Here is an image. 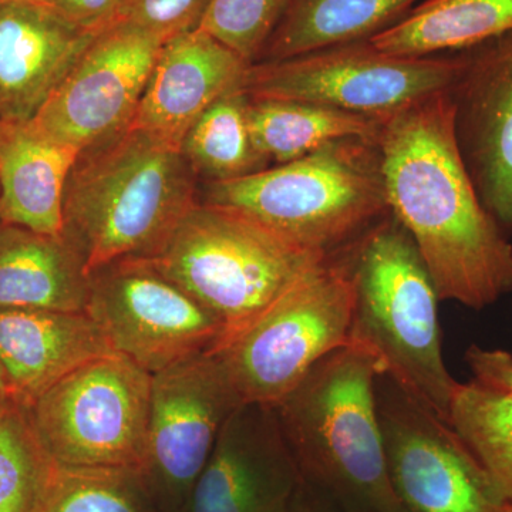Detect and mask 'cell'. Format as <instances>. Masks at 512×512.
I'll return each mask as SVG.
<instances>
[{
	"instance_id": "cell-1",
	"label": "cell",
	"mask_w": 512,
	"mask_h": 512,
	"mask_svg": "<svg viewBox=\"0 0 512 512\" xmlns=\"http://www.w3.org/2000/svg\"><path fill=\"white\" fill-rule=\"evenodd\" d=\"M377 150L390 214L413 239L440 301L481 311L512 292V244L461 157L451 90L387 116Z\"/></svg>"
},
{
	"instance_id": "cell-2",
	"label": "cell",
	"mask_w": 512,
	"mask_h": 512,
	"mask_svg": "<svg viewBox=\"0 0 512 512\" xmlns=\"http://www.w3.org/2000/svg\"><path fill=\"white\" fill-rule=\"evenodd\" d=\"M197 202L195 171L180 148L128 127L77 158L64 191L63 238L87 272L154 258Z\"/></svg>"
},
{
	"instance_id": "cell-3",
	"label": "cell",
	"mask_w": 512,
	"mask_h": 512,
	"mask_svg": "<svg viewBox=\"0 0 512 512\" xmlns=\"http://www.w3.org/2000/svg\"><path fill=\"white\" fill-rule=\"evenodd\" d=\"M380 370L376 355L349 343L323 357L274 406L302 480L343 512H404L377 416Z\"/></svg>"
},
{
	"instance_id": "cell-4",
	"label": "cell",
	"mask_w": 512,
	"mask_h": 512,
	"mask_svg": "<svg viewBox=\"0 0 512 512\" xmlns=\"http://www.w3.org/2000/svg\"><path fill=\"white\" fill-rule=\"evenodd\" d=\"M355 299L350 343L369 349L407 392L450 424L458 389L441 352L436 286L392 214L350 247Z\"/></svg>"
},
{
	"instance_id": "cell-5",
	"label": "cell",
	"mask_w": 512,
	"mask_h": 512,
	"mask_svg": "<svg viewBox=\"0 0 512 512\" xmlns=\"http://www.w3.org/2000/svg\"><path fill=\"white\" fill-rule=\"evenodd\" d=\"M202 202L242 212L319 255L349 247L390 214L377 141L359 138L237 180L208 183Z\"/></svg>"
},
{
	"instance_id": "cell-6",
	"label": "cell",
	"mask_w": 512,
	"mask_h": 512,
	"mask_svg": "<svg viewBox=\"0 0 512 512\" xmlns=\"http://www.w3.org/2000/svg\"><path fill=\"white\" fill-rule=\"evenodd\" d=\"M242 212L198 201L151 261L220 322L242 332L316 262Z\"/></svg>"
},
{
	"instance_id": "cell-7",
	"label": "cell",
	"mask_w": 512,
	"mask_h": 512,
	"mask_svg": "<svg viewBox=\"0 0 512 512\" xmlns=\"http://www.w3.org/2000/svg\"><path fill=\"white\" fill-rule=\"evenodd\" d=\"M350 247L316 262L214 350L242 404L275 406L323 357L349 345L355 299Z\"/></svg>"
},
{
	"instance_id": "cell-8",
	"label": "cell",
	"mask_w": 512,
	"mask_h": 512,
	"mask_svg": "<svg viewBox=\"0 0 512 512\" xmlns=\"http://www.w3.org/2000/svg\"><path fill=\"white\" fill-rule=\"evenodd\" d=\"M464 52L397 56L370 40L249 66V99L305 101L363 116L387 117L431 94L453 89L466 67Z\"/></svg>"
},
{
	"instance_id": "cell-9",
	"label": "cell",
	"mask_w": 512,
	"mask_h": 512,
	"mask_svg": "<svg viewBox=\"0 0 512 512\" xmlns=\"http://www.w3.org/2000/svg\"><path fill=\"white\" fill-rule=\"evenodd\" d=\"M153 375L107 353L64 376L29 407L37 437L59 467L138 468Z\"/></svg>"
},
{
	"instance_id": "cell-10",
	"label": "cell",
	"mask_w": 512,
	"mask_h": 512,
	"mask_svg": "<svg viewBox=\"0 0 512 512\" xmlns=\"http://www.w3.org/2000/svg\"><path fill=\"white\" fill-rule=\"evenodd\" d=\"M84 312L114 353L150 375L214 352L224 329L148 258H123L89 272Z\"/></svg>"
},
{
	"instance_id": "cell-11",
	"label": "cell",
	"mask_w": 512,
	"mask_h": 512,
	"mask_svg": "<svg viewBox=\"0 0 512 512\" xmlns=\"http://www.w3.org/2000/svg\"><path fill=\"white\" fill-rule=\"evenodd\" d=\"M377 416L404 512H505L508 501L456 430L380 370Z\"/></svg>"
},
{
	"instance_id": "cell-12",
	"label": "cell",
	"mask_w": 512,
	"mask_h": 512,
	"mask_svg": "<svg viewBox=\"0 0 512 512\" xmlns=\"http://www.w3.org/2000/svg\"><path fill=\"white\" fill-rule=\"evenodd\" d=\"M241 404L214 352L153 375L138 471L158 512H184L222 426Z\"/></svg>"
},
{
	"instance_id": "cell-13",
	"label": "cell",
	"mask_w": 512,
	"mask_h": 512,
	"mask_svg": "<svg viewBox=\"0 0 512 512\" xmlns=\"http://www.w3.org/2000/svg\"><path fill=\"white\" fill-rule=\"evenodd\" d=\"M165 42L127 23L101 30L30 123L80 154L119 136Z\"/></svg>"
},
{
	"instance_id": "cell-14",
	"label": "cell",
	"mask_w": 512,
	"mask_h": 512,
	"mask_svg": "<svg viewBox=\"0 0 512 512\" xmlns=\"http://www.w3.org/2000/svg\"><path fill=\"white\" fill-rule=\"evenodd\" d=\"M301 483L274 406L241 404L222 426L184 512H286Z\"/></svg>"
},
{
	"instance_id": "cell-15",
	"label": "cell",
	"mask_w": 512,
	"mask_h": 512,
	"mask_svg": "<svg viewBox=\"0 0 512 512\" xmlns=\"http://www.w3.org/2000/svg\"><path fill=\"white\" fill-rule=\"evenodd\" d=\"M456 86L454 127L478 197L512 232V32L466 50Z\"/></svg>"
},
{
	"instance_id": "cell-16",
	"label": "cell",
	"mask_w": 512,
	"mask_h": 512,
	"mask_svg": "<svg viewBox=\"0 0 512 512\" xmlns=\"http://www.w3.org/2000/svg\"><path fill=\"white\" fill-rule=\"evenodd\" d=\"M249 66L238 53L201 29L164 43L131 126L180 148L205 110L241 89Z\"/></svg>"
},
{
	"instance_id": "cell-17",
	"label": "cell",
	"mask_w": 512,
	"mask_h": 512,
	"mask_svg": "<svg viewBox=\"0 0 512 512\" xmlns=\"http://www.w3.org/2000/svg\"><path fill=\"white\" fill-rule=\"evenodd\" d=\"M96 35L49 6L0 0V121L32 120Z\"/></svg>"
},
{
	"instance_id": "cell-18",
	"label": "cell",
	"mask_w": 512,
	"mask_h": 512,
	"mask_svg": "<svg viewBox=\"0 0 512 512\" xmlns=\"http://www.w3.org/2000/svg\"><path fill=\"white\" fill-rule=\"evenodd\" d=\"M113 350L86 312L0 308V375L30 407L77 367Z\"/></svg>"
},
{
	"instance_id": "cell-19",
	"label": "cell",
	"mask_w": 512,
	"mask_h": 512,
	"mask_svg": "<svg viewBox=\"0 0 512 512\" xmlns=\"http://www.w3.org/2000/svg\"><path fill=\"white\" fill-rule=\"evenodd\" d=\"M76 148L30 121H0V222L63 237V202Z\"/></svg>"
},
{
	"instance_id": "cell-20",
	"label": "cell",
	"mask_w": 512,
	"mask_h": 512,
	"mask_svg": "<svg viewBox=\"0 0 512 512\" xmlns=\"http://www.w3.org/2000/svg\"><path fill=\"white\" fill-rule=\"evenodd\" d=\"M89 272L63 237L0 222V308L84 312Z\"/></svg>"
},
{
	"instance_id": "cell-21",
	"label": "cell",
	"mask_w": 512,
	"mask_h": 512,
	"mask_svg": "<svg viewBox=\"0 0 512 512\" xmlns=\"http://www.w3.org/2000/svg\"><path fill=\"white\" fill-rule=\"evenodd\" d=\"M423 0H291L261 60H282L363 42L406 18Z\"/></svg>"
},
{
	"instance_id": "cell-22",
	"label": "cell",
	"mask_w": 512,
	"mask_h": 512,
	"mask_svg": "<svg viewBox=\"0 0 512 512\" xmlns=\"http://www.w3.org/2000/svg\"><path fill=\"white\" fill-rule=\"evenodd\" d=\"M512 32V0H423L370 42L397 56L464 52Z\"/></svg>"
},
{
	"instance_id": "cell-23",
	"label": "cell",
	"mask_w": 512,
	"mask_h": 512,
	"mask_svg": "<svg viewBox=\"0 0 512 512\" xmlns=\"http://www.w3.org/2000/svg\"><path fill=\"white\" fill-rule=\"evenodd\" d=\"M384 119L305 101L249 99L248 106L256 150L276 164L298 160L346 138L377 141Z\"/></svg>"
},
{
	"instance_id": "cell-24",
	"label": "cell",
	"mask_w": 512,
	"mask_h": 512,
	"mask_svg": "<svg viewBox=\"0 0 512 512\" xmlns=\"http://www.w3.org/2000/svg\"><path fill=\"white\" fill-rule=\"evenodd\" d=\"M248 106L249 97L237 89L215 101L192 124L181 143V153L195 174L220 183L265 170L269 161L252 140Z\"/></svg>"
},
{
	"instance_id": "cell-25",
	"label": "cell",
	"mask_w": 512,
	"mask_h": 512,
	"mask_svg": "<svg viewBox=\"0 0 512 512\" xmlns=\"http://www.w3.org/2000/svg\"><path fill=\"white\" fill-rule=\"evenodd\" d=\"M450 426L512 503V400L476 382L460 383L451 404Z\"/></svg>"
},
{
	"instance_id": "cell-26",
	"label": "cell",
	"mask_w": 512,
	"mask_h": 512,
	"mask_svg": "<svg viewBox=\"0 0 512 512\" xmlns=\"http://www.w3.org/2000/svg\"><path fill=\"white\" fill-rule=\"evenodd\" d=\"M55 470L29 407L0 404V512H35Z\"/></svg>"
},
{
	"instance_id": "cell-27",
	"label": "cell",
	"mask_w": 512,
	"mask_h": 512,
	"mask_svg": "<svg viewBox=\"0 0 512 512\" xmlns=\"http://www.w3.org/2000/svg\"><path fill=\"white\" fill-rule=\"evenodd\" d=\"M35 512H158L138 468L59 467Z\"/></svg>"
},
{
	"instance_id": "cell-28",
	"label": "cell",
	"mask_w": 512,
	"mask_h": 512,
	"mask_svg": "<svg viewBox=\"0 0 512 512\" xmlns=\"http://www.w3.org/2000/svg\"><path fill=\"white\" fill-rule=\"evenodd\" d=\"M291 0H212L200 28L254 64L288 9Z\"/></svg>"
},
{
	"instance_id": "cell-29",
	"label": "cell",
	"mask_w": 512,
	"mask_h": 512,
	"mask_svg": "<svg viewBox=\"0 0 512 512\" xmlns=\"http://www.w3.org/2000/svg\"><path fill=\"white\" fill-rule=\"evenodd\" d=\"M212 0H126L116 23L171 39L200 28Z\"/></svg>"
},
{
	"instance_id": "cell-30",
	"label": "cell",
	"mask_w": 512,
	"mask_h": 512,
	"mask_svg": "<svg viewBox=\"0 0 512 512\" xmlns=\"http://www.w3.org/2000/svg\"><path fill=\"white\" fill-rule=\"evenodd\" d=\"M466 362L473 382L512 400V353L474 345L467 350Z\"/></svg>"
},
{
	"instance_id": "cell-31",
	"label": "cell",
	"mask_w": 512,
	"mask_h": 512,
	"mask_svg": "<svg viewBox=\"0 0 512 512\" xmlns=\"http://www.w3.org/2000/svg\"><path fill=\"white\" fill-rule=\"evenodd\" d=\"M126 0H49L46 6L67 22L90 33H100L116 23Z\"/></svg>"
},
{
	"instance_id": "cell-32",
	"label": "cell",
	"mask_w": 512,
	"mask_h": 512,
	"mask_svg": "<svg viewBox=\"0 0 512 512\" xmlns=\"http://www.w3.org/2000/svg\"><path fill=\"white\" fill-rule=\"evenodd\" d=\"M286 512H343L325 494L302 480Z\"/></svg>"
},
{
	"instance_id": "cell-33",
	"label": "cell",
	"mask_w": 512,
	"mask_h": 512,
	"mask_svg": "<svg viewBox=\"0 0 512 512\" xmlns=\"http://www.w3.org/2000/svg\"><path fill=\"white\" fill-rule=\"evenodd\" d=\"M9 400L8 392H6L5 382H3L2 375H0V404Z\"/></svg>"
},
{
	"instance_id": "cell-34",
	"label": "cell",
	"mask_w": 512,
	"mask_h": 512,
	"mask_svg": "<svg viewBox=\"0 0 512 512\" xmlns=\"http://www.w3.org/2000/svg\"><path fill=\"white\" fill-rule=\"evenodd\" d=\"M16 2H28V3H37V5H46L49 0H16Z\"/></svg>"
},
{
	"instance_id": "cell-35",
	"label": "cell",
	"mask_w": 512,
	"mask_h": 512,
	"mask_svg": "<svg viewBox=\"0 0 512 512\" xmlns=\"http://www.w3.org/2000/svg\"><path fill=\"white\" fill-rule=\"evenodd\" d=\"M505 512H512V503H508L507 510Z\"/></svg>"
}]
</instances>
